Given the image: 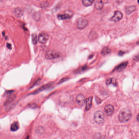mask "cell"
<instances>
[{"instance_id":"6da1fadb","label":"cell","mask_w":139,"mask_h":139,"mask_svg":"<svg viewBox=\"0 0 139 139\" xmlns=\"http://www.w3.org/2000/svg\"><path fill=\"white\" fill-rule=\"evenodd\" d=\"M131 111L127 109H124L120 112L118 116L119 120L121 123H124L128 121L131 117Z\"/></svg>"},{"instance_id":"7a4b0ae2","label":"cell","mask_w":139,"mask_h":139,"mask_svg":"<svg viewBox=\"0 0 139 139\" xmlns=\"http://www.w3.org/2000/svg\"><path fill=\"white\" fill-rule=\"evenodd\" d=\"M94 119L96 123L98 124H101L103 123L105 120V115L102 112L98 111L94 113Z\"/></svg>"},{"instance_id":"3957f363","label":"cell","mask_w":139,"mask_h":139,"mask_svg":"<svg viewBox=\"0 0 139 139\" xmlns=\"http://www.w3.org/2000/svg\"><path fill=\"white\" fill-rule=\"evenodd\" d=\"M88 23V21L87 19L84 18H80L78 19L76 23L77 27L80 29H84L87 26Z\"/></svg>"},{"instance_id":"277c9868","label":"cell","mask_w":139,"mask_h":139,"mask_svg":"<svg viewBox=\"0 0 139 139\" xmlns=\"http://www.w3.org/2000/svg\"><path fill=\"white\" fill-rule=\"evenodd\" d=\"M59 53L53 50H49L46 52V58L47 59H53L59 57Z\"/></svg>"},{"instance_id":"5b68a950","label":"cell","mask_w":139,"mask_h":139,"mask_svg":"<svg viewBox=\"0 0 139 139\" xmlns=\"http://www.w3.org/2000/svg\"><path fill=\"white\" fill-rule=\"evenodd\" d=\"M49 39V36L45 32H42L39 35L38 40L39 42L42 44H44L46 43Z\"/></svg>"},{"instance_id":"8992f818","label":"cell","mask_w":139,"mask_h":139,"mask_svg":"<svg viewBox=\"0 0 139 139\" xmlns=\"http://www.w3.org/2000/svg\"><path fill=\"white\" fill-rule=\"evenodd\" d=\"M123 14L120 11H115L113 16L110 18V20L115 22H118L120 21L123 18Z\"/></svg>"},{"instance_id":"52a82bcc","label":"cell","mask_w":139,"mask_h":139,"mask_svg":"<svg viewBox=\"0 0 139 139\" xmlns=\"http://www.w3.org/2000/svg\"><path fill=\"white\" fill-rule=\"evenodd\" d=\"M73 16V12L70 11H67L65 14L58 15V19L61 20L70 19Z\"/></svg>"},{"instance_id":"ba28073f","label":"cell","mask_w":139,"mask_h":139,"mask_svg":"<svg viewBox=\"0 0 139 139\" xmlns=\"http://www.w3.org/2000/svg\"><path fill=\"white\" fill-rule=\"evenodd\" d=\"M86 99L84 96L82 94H78L76 96V102L78 105L80 106H82L84 105L86 102Z\"/></svg>"},{"instance_id":"9c48e42d","label":"cell","mask_w":139,"mask_h":139,"mask_svg":"<svg viewBox=\"0 0 139 139\" xmlns=\"http://www.w3.org/2000/svg\"><path fill=\"white\" fill-rule=\"evenodd\" d=\"M114 109L113 106L110 104L107 105L105 108V113H106L107 116H111L113 114L114 112Z\"/></svg>"},{"instance_id":"30bf717a","label":"cell","mask_w":139,"mask_h":139,"mask_svg":"<svg viewBox=\"0 0 139 139\" xmlns=\"http://www.w3.org/2000/svg\"><path fill=\"white\" fill-rule=\"evenodd\" d=\"M92 97L90 96L88 98H86V111L89 110L91 108L92 104Z\"/></svg>"},{"instance_id":"8fae6325","label":"cell","mask_w":139,"mask_h":139,"mask_svg":"<svg viewBox=\"0 0 139 139\" xmlns=\"http://www.w3.org/2000/svg\"><path fill=\"white\" fill-rule=\"evenodd\" d=\"M14 13L15 16L17 18H21L24 14V11L21 8L18 7L15 9L14 11Z\"/></svg>"},{"instance_id":"7c38bea8","label":"cell","mask_w":139,"mask_h":139,"mask_svg":"<svg viewBox=\"0 0 139 139\" xmlns=\"http://www.w3.org/2000/svg\"><path fill=\"white\" fill-rule=\"evenodd\" d=\"M104 3L102 0H97L95 4V8L97 10H101L103 8Z\"/></svg>"},{"instance_id":"4fadbf2b","label":"cell","mask_w":139,"mask_h":139,"mask_svg":"<svg viewBox=\"0 0 139 139\" xmlns=\"http://www.w3.org/2000/svg\"><path fill=\"white\" fill-rule=\"evenodd\" d=\"M127 64H128V62H124L122 63L118 66L116 68V70L118 72H121L126 68Z\"/></svg>"},{"instance_id":"5bb4252c","label":"cell","mask_w":139,"mask_h":139,"mask_svg":"<svg viewBox=\"0 0 139 139\" xmlns=\"http://www.w3.org/2000/svg\"><path fill=\"white\" fill-rule=\"evenodd\" d=\"M95 0H82V3L86 7H88L91 5Z\"/></svg>"},{"instance_id":"9a60e30c","label":"cell","mask_w":139,"mask_h":139,"mask_svg":"<svg viewBox=\"0 0 139 139\" xmlns=\"http://www.w3.org/2000/svg\"><path fill=\"white\" fill-rule=\"evenodd\" d=\"M18 128H19V124H18V122H14L11 125L10 129H11V131H17V130L18 129Z\"/></svg>"},{"instance_id":"2e32d148","label":"cell","mask_w":139,"mask_h":139,"mask_svg":"<svg viewBox=\"0 0 139 139\" xmlns=\"http://www.w3.org/2000/svg\"><path fill=\"white\" fill-rule=\"evenodd\" d=\"M106 84L107 85L112 84L115 86H116L117 85V82L114 78H109L107 80Z\"/></svg>"},{"instance_id":"e0dca14e","label":"cell","mask_w":139,"mask_h":139,"mask_svg":"<svg viewBox=\"0 0 139 139\" xmlns=\"http://www.w3.org/2000/svg\"><path fill=\"white\" fill-rule=\"evenodd\" d=\"M136 10V7L135 6H131L127 7L126 8V12L127 14H129L134 12Z\"/></svg>"},{"instance_id":"ac0fdd59","label":"cell","mask_w":139,"mask_h":139,"mask_svg":"<svg viewBox=\"0 0 139 139\" xmlns=\"http://www.w3.org/2000/svg\"><path fill=\"white\" fill-rule=\"evenodd\" d=\"M111 52V50L109 48H108L107 47H105L103 48V49L101 51V54L104 55H107L109 54Z\"/></svg>"},{"instance_id":"d6986e66","label":"cell","mask_w":139,"mask_h":139,"mask_svg":"<svg viewBox=\"0 0 139 139\" xmlns=\"http://www.w3.org/2000/svg\"><path fill=\"white\" fill-rule=\"evenodd\" d=\"M38 39L36 34H33L32 35V42L33 44H36L37 43Z\"/></svg>"},{"instance_id":"ffe728a7","label":"cell","mask_w":139,"mask_h":139,"mask_svg":"<svg viewBox=\"0 0 139 139\" xmlns=\"http://www.w3.org/2000/svg\"><path fill=\"white\" fill-rule=\"evenodd\" d=\"M102 135L99 133H97L94 135V139H101Z\"/></svg>"},{"instance_id":"44dd1931","label":"cell","mask_w":139,"mask_h":139,"mask_svg":"<svg viewBox=\"0 0 139 139\" xmlns=\"http://www.w3.org/2000/svg\"><path fill=\"white\" fill-rule=\"evenodd\" d=\"M134 60L135 61H138L139 60V55H137V56H135V57H134Z\"/></svg>"},{"instance_id":"7402d4cb","label":"cell","mask_w":139,"mask_h":139,"mask_svg":"<svg viewBox=\"0 0 139 139\" xmlns=\"http://www.w3.org/2000/svg\"><path fill=\"white\" fill-rule=\"evenodd\" d=\"M7 48H8L9 49H11L12 48V46H11V44L9 43H7Z\"/></svg>"},{"instance_id":"603a6c76","label":"cell","mask_w":139,"mask_h":139,"mask_svg":"<svg viewBox=\"0 0 139 139\" xmlns=\"http://www.w3.org/2000/svg\"><path fill=\"white\" fill-rule=\"evenodd\" d=\"M137 120L139 122V113L138 114L137 117Z\"/></svg>"},{"instance_id":"cb8c5ba5","label":"cell","mask_w":139,"mask_h":139,"mask_svg":"<svg viewBox=\"0 0 139 139\" xmlns=\"http://www.w3.org/2000/svg\"><path fill=\"white\" fill-rule=\"evenodd\" d=\"M25 139H29V136H27V138H26Z\"/></svg>"},{"instance_id":"d4e9b609","label":"cell","mask_w":139,"mask_h":139,"mask_svg":"<svg viewBox=\"0 0 139 139\" xmlns=\"http://www.w3.org/2000/svg\"><path fill=\"white\" fill-rule=\"evenodd\" d=\"M138 4L139 5V0H138Z\"/></svg>"}]
</instances>
